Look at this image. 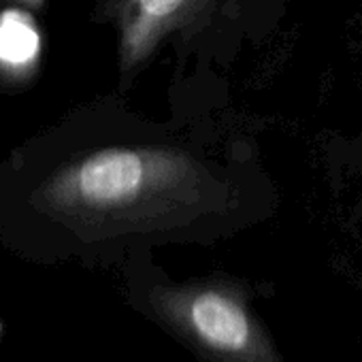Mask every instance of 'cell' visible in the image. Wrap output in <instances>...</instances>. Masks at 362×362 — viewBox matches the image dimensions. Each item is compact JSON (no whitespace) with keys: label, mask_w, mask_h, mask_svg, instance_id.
I'll use <instances>...</instances> for the list:
<instances>
[{"label":"cell","mask_w":362,"mask_h":362,"mask_svg":"<svg viewBox=\"0 0 362 362\" xmlns=\"http://www.w3.org/2000/svg\"><path fill=\"white\" fill-rule=\"evenodd\" d=\"M143 181V162L132 151H103L86 160L77 188L86 201L115 203L132 197Z\"/></svg>","instance_id":"6da1fadb"},{"label":"cell","mask_w":362,"mask_h":362,"mask_svg":"<svg viewBox=\"0 0 362 362\" xmlns=\"http://www.w3.org/2000/svg\"><path fill=\"white\" fill-rule=\"evenodd\" d=\"M192 324L197 332L220 349H241L250 337L245 313L220 294H203L192 305Z\"/></svg>","instance_id":"7a4b0ae2"},{"label":"cell","mask_w":362,"mask_h":362,"mask_svg":"<svg viewBox=\"0 0 362 362\" xmlns=\"http://www.w3.org/2000/svg\"><path fill=\"white\" fill-rule=\"evenodd\" d=\"M39 52V33L30 18L9 11L0 18V60L9 64H24Z\"/></svg>","instance_id":"3957f363"},{"label":"cell","mask_w":362,"mask_h":362,"mask_svg":"<svg viewBox=\"0 0 362 362\" xmlns=\"http://www.w3.org/2000/svg\"><path fill=\"white\" fill-rule=\"evenodd\" d=\"M141 9L151 16V18H164L168 13H173L184 0H139Z\"/></svg>","instance_id":"277c9868"}]
</instances>
